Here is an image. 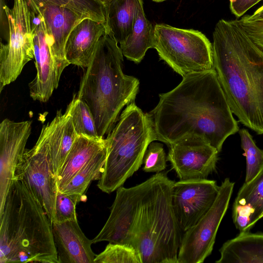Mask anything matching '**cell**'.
I'll use <instances>...</instances> for the list:
<instances>
[{"mask_svg":"<svg viewBox=\"0 0 263 263\" xmlns=\"http://www.w3.org/2000/svg\"><path fill=\"white\" fill-rule=\"evenodd\" d=\"M149 114L157 140L167 145L196 136L220 152L226 140L239 131L214 68L184 76L175 88L159 95Z\"/></svg>","mask_w":263,"mask_h":263,"instance_id":"cell-1","label":"cell"},{"mask_svg":"<svg viewBox=\"0 0 263 263\" xmlns=\"http://www.w3.org/2000/svg\"><path fill=\"white\" fill-rule=\"evenodd\" d=\"M213 40L214 68L232 113L263 134V50L232 21L219 20Z\"/></svg>","mask_w":263,"mask_h":263,"instance_id":"cell-2","label":"cell"},{"mask_svg":"<svg viewBox=\"0 0 263 263\" xmlns=\"http://www.w3.org/2000/svg\"><path fill=\"white\" fill-rule=\"evenodd\" d=\"M0 263H59L52 224L26 184L14 179L0 209Z\"/></svg>","mask_w":263,"mask_h":263,"instance_id":"cell-3","label":"cell"},{"mask_svg":"<svg viewBox=\"0 0 263 263\" xmlns=\"http://www.w3.org/2000/svg\"><path fill=\"white\" fill-rule=\"evenodd\" d=\"M108 32L102 36L80 83L77 97L89 107L98 135L113 129L122 108L134 102L139 81L124 73L123 55Z\"/></svg>","mask_w":263,"mask_h":263,"instance_id":"cell-4","label":"cell"},{"mask_svg":"<svg viewBox=\"0 0 263 263\" xmlns=\"http://www.w3.org/2000/svg\"><path fill=\"white\" fill-rule=\"evenodd\" d=\"M174 182L162 172L145 181L130 243L141 263H178L183 233L172 205Z\"/></svg>","mask_w":263,"mask_h":263,"instance_id":"cell-5","label":"cell"},{"mask_svg":"<svg viewBox=\"0 0 263 263\" xmlns=\"http://www.w3.org/2000/svg\"><path fill=\"white\" fill-rule=\"evenodd\" d=\"M107 156L97 186L109 194L122 186L143 164L149 144L157 140L152 119L133 102L105 138Z\"/></svg>","mask_w":263,"mask_h":263,"instance_id":"cell-6","label":"cell"},{"mask_svg":"<svg viewBox=\"0 0 263 263\" xmlns=\"http://www.w3.org/2000/svg\"><path fill=\"white\" fill-rule=\"evenodd\" d=\"M154 48L160 59L182 77L213 69L212 44L201 32L156 24Z\"/></svg>","mask_w":263,"mask_h":263,"instance_id":"cell-7","label":"cell"},{"mask_svg":"<svg viewBox=\"0 0 263 263\" xmlns=\"http://www.w3.org/2000/svg\"><path fill=\"white\" fill-rule=\"evenodd\" d=\"M3 9L9 26V39L0 47V91L14 82L24 66L34 58L33 19L35 13L30 0H14Z\"/></svg>","mask_w":263,"mask_h":263,"instance_id":"cell-8","label":"cell"},{"mask_svg":"<svg viewBox=\"0 0 263 263\" xmlns=\"http://www.w3.org/2000/svg\"><path fill=\"white\" fill-rule=\"evenodd\" d=\"M14 179L23 181L41 203L51 224L55 221L58 191L47 136L42 128L31 149H26L18 161Z\"/></svg>","mask_w":263,"mask_h":263,"instance_id":"cell-9","label":"cell"},{"mask_svg":"<svg viewBox=\"0 0 263 263\" xmlns=\"http://www.w3.org/2000/svg\"><path fill=\"white\" fill-rule=\"evenodd\" d=\"M234 186V183L229 178L224 179L209 210L194 226L183 233L178 254V263H202L211 255Z\"/></svg>","mask_w":263,"mask_h":263,"instance_id":"cell-10","label":"cell"},{"mask_svg":"<svg viewBox=\"0 0 263 263\" xmlns=\"http://www.w3.org/2000/svg\"><path fill=\"white\" fill-rule=\"evenodd\" d=\"M219 190L216 181L207 179L180 180L174 182L172 205L183 233L194 226L209 210Z\"/></svg>","mask_w":263,"mask_h":263,"instance_id":"cell-11","label":"cell"},{"mask_svg":"<svg viewBox=\"0 0 263 263\" xmlns=\"http://www.w3.org/2000/svg\"><path fill=\"white\" fill-rule=\"evenodd\" d=\"M168 147L167 161L180 180L207 179L216 170L219 152L200 137L187 136Z\"/></svg>","mask_w":263,"mask_h":263,"instance_id":"cell-12","label":"cell"},{"mask_svg":"<svg viewBox=\"0 0 263 263\" xmlns=\"http://www.w3.org/2000/svg\"><path fill=\"white\" fill-rule=\"evenodd\" d=\"M145 181L133 187L120 186L105 224L92 240V243L106 241L130 246L133 230Z\"/></svg>","mask_w":263,"mask_h":263,"instance_id":"cell-13","label":"cell"},{"mask_svg":"<svg viewBox=\"0 0 263 263\" xmlns=\"http://www.w3.org/2000/svg\"><path fill=\"white\" fill-rule=\"evenodd\" d=\"M33 19V40L36 75L29 84L31 98L47 102L57 88L63 70L53 58L47 43L44 22L35 6Z\"/></svg>","mask_w":263,"mask_h":263,"instance_id":"cell-14","label":"cell"},{"mask_svg":"<svg viewBox=\"0 0 263 263\" xmlns=\"http://www.w3.org/2000/svg\"><path fill=\"white\" fill-rule=\"evenodd\" d=\"M30 121L7 118L0 124V209L14 178L17 164L26 150L31 132Z\"/></svg>","mask_w":263,"mask_h":263,"instance_id":"cell-15","label":"cell"},{"mask_svg":"<svg viewBox=\"0 0 263 263\" xmlns=\"http://www.w3.org/2000/svg\"><path fill=\"white\" fill-rule=\"evenodd\" d=\"M33 4L43 17L51 52L59 67L64 70L70 64L65 56L68 37L74 27L86 18L65 7L54 5L39 7Z\"/></svg>","mask_w":263,"mask_h":263,"instance_id":"cell-16","label":"cell"},{"mask_svg":"<svg viewBox=\"0 0 263 263\" xmlns=\"http://www.w3.org/2000/svg\"><path fill=\"white\" fill-rule=\"evenodd\" d=\"M59 263H94L92 240L84 234L78 219L52 224Z\"/></svg>","mask_w":263,"mask_h":263,"instance_id":"cell-17","label":"cell"},{"mask_svg":"<svg viewBox=\"0 0 263 263\" xmlns=\"http://www.w3.org/2000/svg\"><path fill=\"white\" fill-rule=\"evenodd\" d=\"M106 31L105 23L91 18L82 20L72 29L65 46V56L70 64L87 68L99 41Z\"/></svg>","mask_w":263,"mask_h":263,"instance_id":"cell-18","label":"cell"},{"mask_svg":"<svg viewBox=\"0 0 263 263\" xmlns=\"http://www.w3.org/2000/svg\"><path fill=\"white\" fill-rule=\"evenodd\" d=\"M263 214V165L250 181L239 189L232 208V218L239 232H248Z\"/></svg>","mask_w":263,"mask_h":263,"instance_id":"cell-19","label":"cell"},{"mask_svg":"<svg viewBox=\"0 0 263 263\" xmlns=\"http://www.w3.org/2000/svg\"><path fill=\"white\" fill-rule=\"evenodd\" d=\"M42 128L47 136L53 171L57 177L73 143L79 136L74 129L68 106L64 113L61 110L58 111L53 119Z\"/></svg>","mask_w":263,"mask_h":263,"instance_id":"cell-20","label":"cell"},{"mask_svg":"<svg viewBox=\"0 0 263 263\" xmlns=\"http://www.w3.org/2000/svg\"><path fill=\"white\" fill-rule=\"evenodd\" d=\"M106 147L104 138L97 140L78 136L57 176L58 191H61L85 163Z\"/></svg>","mask_w":263,"mask_h":263,"instance_id":"cell-21","label":"cell"},{"mask_svg":"<svg viewBox=\"0 0 263 263\" xmlns=\"http://www.w3.org/2000/svg\"><path fill=\"white\" fill-rule=\"evenodd\" d=\"M216 263H263V233L239 232L219 249Z\"/></svg>","mask_w":263,"mask_h":263,"instance_id":"cell-22","label":"cell"},{"mask_svg":"<svg viewBox=\"0 0 263 263\" xmlns=\"http://www.w3.org/2000/svg\"><path fill=\"white\" fill-rule=\"evenodd\" d=\"M143 0H111L105 7L106 31L121 44L131 33Z\"/></svg>","mask_w":263,"mask_h":263,"instance_id":"cell-23","label":"cell"},{"mask_svg":"<svg viewBox=\"0 0 263 263\" xmlns=\"http://www.w3.org/2000/svg\"><path fill=\"white\" fill-rule=\"evenodd\" d=\"M123 56L128 60L139 63L149 48H154V29L146 17L143 7L137 14L131 33L121 44Z\"/></svg>","mask_w":263,"mask_h":263,"instance_id":"cell-24","label":"cell"},{"mask_svg":"<svg viewBox=\"0 0 263 263\" xmlns=\"http://www.w3.org/2000/svg\"><path fill=\"white\" fill-rule=\"evenodd\" d=\"M107 156V146L88 161L60 192L83 196L92 181L101 178Z\"/></svg>","mask_w":263,"mask_h":263,"instance_id":"cell-25","label":"cell"},{"mask_svg":"<svg viewBox=\"0 0 263 263\" xmlns=\"http://www.w3.org/2000/svg\"><path fill=\"white\" fill-rule=\"evenodd\" d=\"M37 6L54 5L65 7L85 18L105 23L104 6L96 0H31Z\"/></svg>","mask_w":263,"mask_h":263,"instance_id":"cell-26","label":"cell"},{"mask_svg":"<svg viewBox=\"0 0 263 263\" xmlns=\"http://www.w3.org/2000/svg\"><path fill=\"white\" fill-rule=\"evenodd\" d=\"M74 129L79 136L99 139L95 120L88 105L74 95L68 104Z\"/></svg>","mask_w":263,"mask_h":263,"instance_id":"cell-27","label":"cell"},{"mask_svg":"<svg viewBox=\"0 0 263 263\" xmlns=\"http://www.w3.org/2000/svg\"><path fill=\"white\" fill-rule=\"evenodd\" d=\"M238 132L246 159L245 182H248L257 174L263 165V150L256 146L248 130L243 128Z\"/></svg>","mask_w":263,"mask_h":263,"instance_id":"cell-28","label":"cell"},{"mask_svg":"<svg viewBox=\"0 0 263 263\" xmlns=\"http://www.w3.org/2000/svg\"><path fill=\"white\" fill-rule=\"evenodd\" d=\"M94 263H141V260L132 247L109 242L104 250L96 255Z\"/></svg>","mask_w":263,"mask_h":263,"instance_id":"cell-29","label":"cell"},{"mask_svg":"<svg viewBox=\"0 0 263 263\" xmlns=\"http://www.w3.org/2000/svg\"><path fill=\"white\" fill-rule=\"evenodd\" d=\"M82 197L79 195L68 194L58 191L54 222L77 219L76 207L77 204L81 200Z\"/></svg>","mask_w":263,"mask_h":263,"instance_id":"cell-30","label":"cell"},{"mask_svg":"<svg viewBox=\"0 0 263 263\" xmlns=\"http://www.w3.org/2000/svg\"><path fill=\"white\" fill-rule=\"evenodd\" d=\"M167 158L161 143L152 142L145 153L143 170L146 173H159L166 167Z\"/></svg>","mask_w":263,"mask_h":263,"instance_id":"cell-31","label":"cell"},{"mask_svg":"<svg viewBox=\"0 0 263 263\" xmlns=\"http://www.w3.org/2000/svg\"><path fill=\"white\" fill-rule=\"evenodd\" d=\"M232 21L263 50V19L251 20L244 16Z\"/></svg>","mask_w":263,"mask_h":263,"instance_id":"cell-32","label":"cell"},{"mask_svg":"<svg viewBox=\"0 0 263 263\" xmlns=\"http://www.w3.org/2000/svg\"><path fill=\"white\" fill-rule=\"evenodd\" d=\"M230 8L237 17L243 15L249 9L261 0H229Z\"/></svg>","mask_w":263,"mask_h":263,"instance_id":"cell-33","label":"cell"},{"mask_svg":"<svg viewBox=\"0 0 263 263\" xmlns=\"http://www.w3.org/2000/svg\"><path fill=\"white\" fill-rule=\"evenodd\" d=\"M247 18L251 20L263 19V6L258 8L253 14L245 16Z\"/></svg>","mask_w":263,"mask_h":263,"instance_id":"cell-34","label":"cell"},{"mask_svg":"<svg viewBox=\"0 0 263 263\" xmlns=\"http://www.w3.org/2000/svg\"><path fill=\"white\" fill-rule=\"evenodd\" d=\"M102 4L104 6H106L111 0H96Z\"/></svg>","mask_w":263,"mask_h":263,"instance_id":"cell-35","label":"cell"},{"mask_svg":"<svg viewBox=\"0 0 263 263\" xmlns=\"http://www.w3.org/2000/svg\"><path fill=\"white\" fill-rule=\"evenodd\" d=\"M152 1L155 2H162L165 1L166 0H152Z\"/></svg>","mask_w":263,"mask_h":263,"instance_id":"cell-36","label":"cell"},{"mask_svg":"<svg viewBox=\"0 0 263 263\" xmlns=\"http://www.w3.org/2000/svg\"><path fill=\"white\" fill-rule=\"evenodd\" d=\"M263 218V214H262L261 216V218Z\"/></svg>","mask_w":263,"mask_h":263,"instance_id":"cell-37","label":"cell"}]
</instances>
